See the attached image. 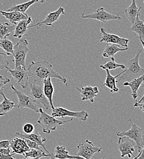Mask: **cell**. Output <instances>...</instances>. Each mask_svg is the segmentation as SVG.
I'll return each mask as SVG.
<instances>
[{
    "instance_id": "obj_35",
    "label": "cell",
    "mask_w": 144,
    "mask_h": 159,
    "mask_svg": "<svg viewBox=\"0 0 144 159\" xmlns=\"http://www.w3.org/2000/svg\"><path fill=\"white\" fill-rule=\"evenodd\" d=\"M27 145L30 148V149H41L38 144H37L35 142L32 141L28 139H25Z\"/></svg>"
},
{
    "instance_id": "obj_15",
    "label": "cell",
    "mask_w": 144,
    "mask_h": 159,
    "mask_svg": "<svg viewBox=\"0 0 144 159\" xmlns=\"http://www.w3.org/2000/svg\"><path fill=\"white\" fill-rule=\"evenodd\" d=\"M76 89L81 94L82 101L89 100L91 103L94 102L95 98L97 97V94L99 93V89L97 86H81V88L76 87Z\"/></svg>"
},
{
    "instance_id": "obj_42",
    "label": "cell",
    "mask_w": 144,
    "mask_h": 159,
    "mask_svg": "<svg viewBox=\"0 0 144 159\" xmlns=\"http://www.w3.org/2000/svg\"><path fill=\"white\" fill-rule=\"evenodd\" d=\"M47 1V0H40L39 1H41V3H44V2L45 1Z\"/></svg>"
},
{
    "instance_id": "obj_23",
    "label": "cell",
    "mask_w": 144,
    "mask_h": 159,
    "mask_svg": "<svg viewBox=\"0 0 144 159\" xmlns=\"http://www.w3.org/2000/svg\"><path fill=\"white\" fill-rule=\"evenodd\" d=\"M105 73H106V78L105 80V81L103 84V86L108 88L111 93H117L119 91L118 88L117 86V83L116 79L123 73L124 70L117 75L116 76H112L110 73V70L107 69H105Z\"/></svg>"
},
{
    "instance_id": "obj_6",
    "label": "cell",
    "mask_w": 144,
    "mask_h": 159,
    "mask_svg": "<svg viewBox=\"0 0 144 159\" xmlns=\"http://www.w3.org/2000/svg\"><path fill=\"white\" fill-rule=\"evenodd\" d=\"M77 152L76 156L82 159H91L94 154L100 152L103 148L94 146L93 143L89 139H86L83 142H80L77 146Z\"/></svg>"
},
{
    "instance_id": "obj_34",
    "label": "cell",
    "mask_w": 144,
    "mask_h": 159,
    "mask_svg": "<svg viewBox=\"0 0 144 159\" xmlns=\"http://www.w3.org/2000/svg\"><path fill=\"white\" fill-rule=\"evenodd\" d=\"M23 130L24 131L25 134H31L35 131V126L31 123H26L23 125Z\"/></svg>"
},
{
    "instance_id": "obj_10",
    "label": "cell",
    "mask_w": 144,
    "mask_h": 159,
    "mask_svg": "<svg viewBox=\"0 0 144 159\" xmlns=\"http://www.w3.org/2000/svg\"><path fill=\"white\" fill-rule=\"evenodd\" d=\"M7 72L13 77L16 84H19L23 89H26L28 86V75L26 69L21 66L15 67L14 70L9 69L8 67L6 68Z\"/></svg>"
},
{
    "instance_id": "obj_30",
    "label": "cell",
    "mask_w": 144,
    "mask_h": 159,
    "mask_svg": "<svg viewBox=\"0 0 144 159\" xmlns=\"http://www.w3.org/2000/svg\"><path fill=\"white\" fill-rule=\"evenodd\" d=\"M100 67L103 69L104 70L107 69L109 70H114V69H115L117 68L124 69L126 68V66H124L123 64L117 63L115 62V58H114V57H112L110 58V60L107 63L100 65Z\"/></svg>"
},
{
    "instance_id": "obj_29",
    "label": "cell",
    "mask_w": 144,
    "mask_h": 159,
    "mask_svg": "<svg viewBox=\"0 0 144 159\" xmlns=\"http://www.w3.org/2000/svg\"><path fill=\"white\" fill-rule=\"evenodd\" d=\"M40 0H30L29 1H27L26 2L20 4H17V5H15L14 6L11 7L10 8L8 9V10L7 11H19L22 13H25V12L28 10V9L33 4L39 2Z\"/></svg>"
},
{
    "instance_id": "obj_12",
    "label": "cell",
    "mask_w": 144,
    "mask_h": 159,
    "mask_svg": "<svg viewBox=\"0 0 144 159\" xmlns=\"http://www.w3.org/2000/svg\"><path fill=\"white\" fill-rule=\"evenodd\" d=\"M30 96L38 104L42 105L46 110H48L50 107V103L49 100L46 98L44 91L43 87L36 83L30 84Z\"/></svg>"
},
{
    "instance_id": "obj_24",
    "label": "cell",
    "mask_w": 144,
    "mask_h": 159,
    "mask_svg": "<svg viewBox=\"0 0 144 159\" xmlns=\"http://www.w3.org/2000/svg\"><path fill=\"white\" fill-rule=\"evenodd\" d=\"M42 84L44 94L49 102L51 108L53 110L55 108L53 104V95L54 93V87L51 81V78H47L44 80Z\"/></svg>"
},
{
    "instance_id": "obj_39",
    "label": "cell",
    "mask_w": 144,
    "mask_h": 159,
    "mask_svg": "<svg viewBox=\"0 0 144 159\" xmlns=\"http://www.w3.org/2000/svg\"><path fill=\"white\" fill-rule=\"evenodd\" d=\"M10 148L9 140L0 141V148Z\"/></svg>"
},
{
    "instance_id": "obj_20",
    "label": "cell",
    "mask_w": 144,
    "mask_h": 159,
    "mask_svg": "<svg viewBox=\"0 0 144 159\" xmlns=\"http://www.w3.org/2000/svg\"><path fill=\"white\" fill-rule=\"evenodd\" d=\"M144 75H141L136 79L130 81H126L122 83V85L123 86H129L131 88L132 91L131 96L134 100H137L138 98V94L137 91L139 88L142 86L144 87Z\"/></svg>"
},
{
    "instance_id": "obj_7",
    "label": "cell",
    "mask_w": 144,
    "mask_h": 159,
    "mask_svg": "<svg viewBox=\"0 0 144 159\" xmlns=\"http://www.w3.org/2000/svg\"><path fill=\"white\" fill-rule=\"evenodd\" d=\"M11 89L14 91V93L17 96L19 102L17 105H16V107L19 109H22L24 108L30 109L34 111L36 113H39V107L38 105L34 100L33 99L31 96H29L25 93L17 90L14 84L11 85Z\"/></svg>"
},
{
    "instance_id": "obj_40",
    "label": "cell",
    "mask_w": 144,
    "mask_h": 159,
    "mask_svg": "<svg viewBox=\"0 0 144 159\" xmlns=\"http://www.w3.org/2000/svg\"><path fill=\"white\" fill-rule=\"evenodd\" d=\"M144 159V149H142L140 151H139L138 155L137 156L134 157V159Z\"/></svg>"
},
{
    "instance_id": "obj_2",
    "label": "cell",
    "mask_w": 144,
    "mask_h": 159,
    "mask_svg": "<svg viewBox=\"0 0 144 159\" xmlns=\"http://www.w3.org/2000/svg\"><path fill=\"white\" fill-rule=\"evenodd\" d=\"M142 51L143 48L138 50L135 57L128 62L126 66L127 68L124 69V72L118 77L119 79L116 81L117 84H122L124 82L130 81L144 75V69L139 64V56Z\"/></svg>"
},
{
    "instance_id": "obj_37",
    "label": "cell",
    "mask_w": 144,
    "mask_h": 159,
    "mask_svg": "<svg viewBox=\"0 0 144 159\" xmlns=\"http://www.w3.org/2000/svg\"><path fill=\"white\" fill-rule=\"evenodd\" d=\"M0 153L5 156H14V154L13 152L11 153V148H0Z\"/></svg>"
},
{
    "instance_id": "obj_9",
    "label": "cell",
    "mask_w": 144,
    "mask_h": 159,
    "mask_svg": "<svg viewBox=\"0 0 144 159\" xmlns=\"http://www.w3.org/2000/svg\"><path fill=\"white\" fill-rule=\"evenodd\" d=\"M52 116L55 118L70 117L86 121L89 116L87 111L83 110L79 111H73L63 107H56L52 110Z\"/></svg>"
},
{
    "instance_id": "obj_17",
    "label": "cell",
    "mask_w": 144,
    "mask_h": 159,
    "mask_svg": "<svg viewBox=\"0 0 144 159\" xmlns=\"http://www.w3.org/2000/svg\"><path fill=\"white\" fill-rule=\"evenodd\" d=\"M0 14L4 16L10 23L16 25L21 20H25L28 18V16L26 13H22L19 11H0Z\"/></svg>"
},
{
    "instance_id": "obj_18",
    "label": "cell",
    "mask_w": 144,
    "mask_h": 159,
    "mask_svg": "<svg viewBox=\"0 0 144 159\" xmlns=\"http://www.w3.org/2000/svg\"><path fill=\"white\" fill-rule=\"evenodd\" d=\"M33 22L31 17H28L27 19L22 20L19 21L14 28V33L13 38L21 39L24 35L26 34L27 30L28 29V25Z\"/></svg>"
},
{
    "instance_id": "obj_21",
    "label": "cell",
    "mask_w": 144,
    "mask_h": 159,
    "mask_svg": "<svg viewBox=\"0 0 144 159\" xmlns=\"http://www.w3.org/2000/svg\"><path fill=\"white\" fill-rule=\"evenodd\" d=\"M139 16H140V14L137 15L134 21L132 23V26H131V28L129 30V32L132 31L138 35L139 39L142 44V46L144 47V21L142 20H140Z\"/></svg>"
},
{
    "instance_id": "obj_14",
    "label": "cell",
    "mask_w": 144,
    "mask_h": 159,
    "mask_svg": "<svg viewBox=\"0 0 144 159\" xmlns=\"http://www.w3.org/2000/svg\"><path fill=\"white\" fill-rule=\"evenodd\" d=\"M100 32L102 35L101 39L100 40V42L109 43H115L123 47H128V42L129 39H126L124 38H121L117 35L107 33L105 30L103 28L100 29Z\"/></svg>"
},
{
    "instance_id": "obj_11",
    "label": "cell",
    "mask_w": 144,
    "mask_h": 159,
    "mask_svg": "<svg viewBox=\"0 0 144 159\" xmlns=\"http://www.w3.org/2000/svg\"><path fill=\"white\" fill-rule=\"evenodd\" d=\"M117 148L120 153L121 157L123 158L126 156L129 158L132 156L134 157L133 153L135 151V144L133 140L126 137H119Z\"/></svg>"
},
{
    "instance_id": "obj_25",
    "label": "cell",
    "mask_w": 144,
    "mask_h": 159,
    "mask_svg": "<svg viewBox=\"0 0 144 159\" xmlns=\"http://www.w3.org/2000/svg\"><path fill=\"white\" fill-rule=\"evenodd\" d=\"M131 4L130 6L127 7L124 10V14L127 19L129 20L131 23H132L136 19V17L137 14H140V11L141 7H138L136 5V0H131Z\"/></svg>"
},
{
    "instance_id": "obj_3",
    "label": "cell",
    "mask_w": 144,
    "mask_h": 159,
    "mask_svg": "<svg viewBox=\"0 0 144 159\" xmlns=\"http://www.w3.org/2000/svg\"><path fill=\"white\" fill-rule=\"evenodd\" d=\"M39 113H40V117L37 122L41 125L42 129V132L46 134H50L51 131L56 130L58 125L70 122L73 120V118L65 120H58L53 116L49 115L47 113L44 112L42 108H39Z\"/></svg>"
},
{
    "instance_id": "obj_32",
    "label": "cell",
    "mask_w": 144,
    "mask_h": 159,
    "mask_svg": "<svg viewBox=\"0 0 144 159\" xmlns=\"http://www.w3.org/2000/svg\"><path fill=\"white\" fill-rule=\"evenodd\" d=\"M13 43L6 39H0V48L6 52L7 56H11L13 54Z\"/></svg>"
},
{
    "instance_id": "obj_1",
    "label": "cell",
    "mask_w": 144,
    "mask_h": 159,
    "mask_svg": "<svg viewBox=\"0 0 144 159\" xmlns=\"http://www.w3.org/2000/svg\"><path fill=\"white\" fill-rule=\"evenodd\" d=\"M29 78H32L35 83L40 84L47 78H53L60 80L67 85V80L62 77L52 68V65L46 60L31 61L27 69Z\"/></svg>"
},
{
    "instance_id": "obj_13",
    "label": "cell",
    "mask_w": 144,
    "mask_h": 159,
    "mask_svg": "<svg viewBox=\"0 0 144 159\" xmlns=\"http://www.w3.org/2000/svg\"><path fill=\"white\" fill-rule=\"evenodd\" d=\"M64 14H65V12H64V8L63 7H60L57 11L50 12L43 21H39L35 25L29 26L28 28H36V27L39 28L43 25L46 26H53V23L58 20L61 15H64Z\"/></svg>"
},
{
    "instance_id": "obj_41",
    "label": "cell",
    "mask_w": 144,
    "mask_h": 159,
    "mask_svg": "<svg viewBox=\"0 0 144 159\" xmlns=\"http://www.w3.org/2000/svg\"><path fill=\"white\" fill-rule=\"evenodd\" d=\"M0 159H14L15 158L12 156H5L0 153Z\"/></svg>"
},
{
    "instance_id": "obj_22",
    "label": "cell",
    "mask_w": 144,
    "mask_h": 159,
    "mask_svg": "<svg viewBox=\"0 0 144 159\" xmlns=\"http://www.w3.org/2000/svg\"><path fill=\"white\" fill-rule=\"evenodd\" d=\"M128 50V47L121 48L120 45L115 43H105V48L103 53V58H109L114 57L119 52H124Z\"/></svg>"
},
{
    "instance_id": "obj_31",
    "label": "cell",
    "mask_w": 144,
    "mask_h": 159,
    "mask_svg": "<svg viewBox=\"0 0 144 159\" xmlns=\"http://www.w3.org/2000/svg\"><path fill=\"white\" fill-rule=\"evenodd\" d=\"M14 28V26H11L8 23H0V39H6L9 37Z\"/></svg>"
},
{
    "instance_id": "obj_19",
    "label": "cell",
    "mask_w": 144,
    "mask_h": 159,
    "mask_svg": "<svg viewBox=\"0 0 144 159\" xmlns=\"http://www.w3.org/2000/svg\"><path fill=\"white\" fill-rule=\"evenodd\" d=\"M15 137H20V138L25 139H28L32 141H34L37 144H38L39 146H42L47 154H50V152L47 151V149H46V148L45 147V146L44 144V143L45 141H46L47 139L45 138H42L41 134L38 132H35V133L33 132V133L30 134H21L19 132H17L15 134Z\"/></svg>"
},
{
    "instance_id": "obj_5",
    "label": "cell",
    "mask_w": 144,
    "mask_h": 159,
    "mask_svg": "<svg viewBox=\"0 0 144 159\" xmlns=\"http://www.w3.org/2000/svg\"><path fill=\"white\" fill-rule=\"evenodd\" d=\"M28 42L25 39L19 40L13 47V57L14 60L11 61L14 62L15 67L21 66L26 69L25 61L28 52H29Z\"/></svg>"
},
{
    "instance_id": "obj_27",
    "label": "cell",
    "mask_w": 144,
    "mask_h": 159,
    "mask_svg": "<svg viewBox=\"0 0 144 159\" xmlns=\"http://www.w3.org/2000/svg\"><path fill=\"white\" fill-rule=\"evenodd\" d=\"M51 159H82L77 156H70L69 152L66 151L64 146H57L53 154H51Z\"/></svg>"
},
{
    "instance_id": "obj_28",
    "label": "cell",
    "mask_w": 144,
    "mask_h": 159,
    "mask_svg": "<svg viewBox=\"0 0 144 159\" xmlns=\"http://www.w3.org/2000/svg\"><path fill=\"white\" fill-rule=\"evenodd\" d=\"M25 159H40L43 157H50L51 154H46L42 149H30L23 155Z\"/></svg>"
},
{
    "instance_id": "obj_16",
    "label": "cell",
    "mask_w": 144,
    "mask_h": 159,
    "mask_svg": "<svg viewBox=\"0 0 144 159\" xmlns=\"http://www.w3.org/2000/svg\"><path fill=\"white\" fill-rule=\"evenodd\" d=\"M10 141V148L12 149V152L16 154L23 155L26 152L28 151L30 149L27 145L24 139L17 137Z\"/></svg>"
},
{
    "instance_id": "obj_4",
    "label": "cell",
    "mask_w": 144,
    "mask_h": 159,
    "mask_svg": "<svg viewBox=\"0 0 144 159\" xmlns=\"http://www.w3.org/2000/svg\"><path fill=\"white\" fill-rule=\"evenodd\" d=\"M129 122L131 124V127L128 131L117 132L116 135L118 137H126L133 140L138 148V151L144 149V137L143 130L137 126L136 124H134L131 118H129Z\"/></svg>"
},
{
    "instance_id": "obj_33",
    "label": "cell",
    "mask_w": 144,
    "mask_h": 159,
    "mask_svg": "<svg viewBox=\"0 0 144 159\" xmlns=\"http://www.w3.org/2000/svg\"><path fill=\"white\" fill-rule=\"evenodd\" d=\"M6 55L0 52V70H3L8 67L11 61L7 60Z\"/></svg>"
},
{
    "instance_id": "obj_26",
    "label": "cell",
    "mask_w": 144,
    "mask_h": 159,
    "mask_svg": "<svg viewBox=\"0 0 144 159\" xmlns=\"http://www.w3.org/2000/svg\"><path fill=\"white\" fill-rule=\"evenodd\" d=\"M2 90L3 89L0 90V94L3 98V101L2 102H0V116H4L5 114L12 110L14 107H16L14 102L6 97Z\"/></svg>"
},
{
    "instance_id": "obj_8",
    "label": "cell",
    "mask_w": 144,
    "mask_h": 159,
    "mask_svg": "<svg viewBox=\"0 0 144 159\" xmlns=\"http://www.w3.org/2000/svg\"><path fill=\"white\" fill-rule=\"evenodd\" d=\"M85 11L82 13L81 17L83 19H93L98 20L103 23H107L111 20H120L122 18L119 14L114 15L105 11L103 7H99L95 12L91 14L85 15Z\"/></svg>"
},
{
    "instance_id": "obj_36",
    "label": "cell",
    "mask_w": 144,
    "mask_h": 159,
    "mask_svg": "<svg viewBox=\"0 0 144 159\" xmlns=\"http://www.w3.org/2000/svg\"><path fill=\"white\" fill-rule=\"evenodd\" d=\"M11 81V80L6 77H3L2 75H0V90L3 89L5 85L7 83H9Z\"/></svg>"
},
{
    "instance_id": "obj_38",
    "label": "cell",
    "mask_w": 144,
    "mask_h": 159,
    "mask_svg": "<svg viewBox=\"0 0 144 159\" xmlns=\"http://www.w3.org/2000/svg\"><path fill=\"white\" fill-rule=\"evenodd\" d=\"M143 99H144V96L142 97L141 99V100H139V101H137V100H135L136 102H135V103H134V107H139V108H141V110L142 111H144V103H142Z\"/></svg>"
}]
</instances>
